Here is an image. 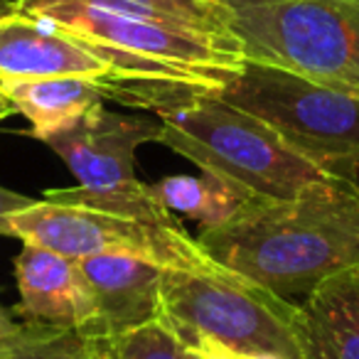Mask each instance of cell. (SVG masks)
<instances>
[{
  "mask_svg": "<svg viewBox=\"0 0 359 359\" xmlns=\"http://www.w3.org/2000/svg\"><path fill=\"white\" fill-rule=\"evenodd\" d=\"M197 244L217 266L280 298L308 295L359 266V185L320 180L293 200H254L224 224L202 229Z\"/></svg>",
  "mask_w": 359,
  "mask_h": 359,
  "instance_id": "obj_1",
  "label": "cell"
},
{
  "mask_svg": "<svg viewBox=\"0 0 359 359\" xmlns=\"http://www.w3.org/2000/svg\"><path fill=\"white\" fill-rule=\"evenodd\" d=\"M18 13L91 42L121 76L222 91L244 67L234 37L175 30L101 0H15Z\"/></svg>",
  "mask_w": 359,
  "mask_h": 359,
  "instance_id": "obj_2",
  "label": "cell"
},
{
  "mask_svg": "<svg viewBox=\"0 0 359 359\" xmlns=\"http://www.w3.org/2000/svg\"><path fill=\"white\" fill-rule=\"evenodd\" d=\"M158 123L155 143L256 200L285 202L310 182L332 180L293 153L264 121L231 106L217 91H200L187 104L160 114Z\"/></svg>",
  "mask_w": 359,
  "mask_h": 359,
  "instance_id": "obj_3",
  "label": "cell"
},
{
  "mask_svg": "<svg viewBox=\"0 0 359 359\" xmlns=\"http://www.w3.org/2000/svg\"><path fill=\"white\" fill-rule=\"evenodd\" d=\"M163 320L190 352H259L303 359L298 305L226 269L163 276Z\"/></svg>",
  "mask_w": 359,
  "mask_h": 359,
  "instance_id": "obj_4",
  "label": "cell"
},
{
  "mask_svg": "<svg viewBox=\"0 0 359 359\" xmlns=\"http://www.w3.org/2000/svg\"><path fill=\"white\" fill-rule=\"evenodd\" d=\"M332 180L359 185V96L264 62L246 60L222 91Z\"/></svg>",
  "mask_w": 359,
  "mask_h": 359,
  "instance_id": "obj_5",
  "label": "cell"
},
{
  "mask_svg": "<svg viewBox=\"0 0 359 359\" xmlns=\"http://www.w3.org/2000/svg\"><path fill=\"white\" fill-rule=\"evenodd\" d=\"M246 60L359 96V0H222Z\"/></svg>",
  "mask_w": 359,
  "mask_h": 359,
  "instance_id": "obj_6",
  "label": "cell"
},
{
  "mask_svg": "<svg viewBox=\"0 0 359 359\" xmlns=\"http://www.w3.org/2000/svg\"><path fill=\"white\" fill-rule=\"evenodd\" d=\"M158 128V121L114 114L101 104L67 128L45 135L42 143L65 160L79 185L47 190L42 200L153 224H177L172 212L153 197L150 185L135 177V150L155 140Z\"/></svg>",
  "mask_w": 359,
  "mask_h": 359,
  "instance_id": "obj_7",
  "label": "cell"
},
{
  "mask_svg": "<svg viewBox=\"0 0 359 359\" xmlns=\"http://www.w3.org/2000/svg\"><path fill=\"white\" fill-rule=\"evenodd\" d=\"M11 236L72 261L99 254H133L165 269H219L200 249L197 239L187 234L185 226L153 224L79 205L37 200L32 207L11 217Z\"/></svg>",
  "mask_w": 359,
  "mask_h": 359,
  "instance_id": "obj_8",
  "label": "cell"
},
{
  "mask_svg": "<svg viewBox=\"0 0 359 359\" xmlns=\"http://www.w3.org/2000/svg\"><path fill=\"white\" fill-rule=\"evenodd\" d=\"M79 269L96 305L89 334L116 339L163 318L165 266L133 254H99L81 259Z\"/></svg>",
  "mask_w": 359,
  "mask_h": 359,
  "instance_id": "obj_9",
  "label": "cell"
},
{
  "mask_svg": "<svg viewBox=\"0 0 359 359\" xmlns=\"http://www.w3.org/2000/svg\"><path fill=\"white\" fill-rule=\"evenodd\" d=\"M15 278L20 290L15 313L22 323L81 334L91 332L96 305L79 261L35 244H22V251L15 256Z\"/></svg>",
  "mask_w": 359,
  "mask_h": 359,
  "instance_id": "obj_10",
  "label": "cell"
},
{
  "mask_svg": "<svg viewBox=\"0 0 359 359\" xmlns=\"http://www.w3.org/2000/svg\"><path fill=\"white\" fill-rule=\"evenodd\" d=\"M295 330L303 359H359V266L315 285Z\"/></svg>",
  "mask_w": 359,
  "mask_h": 359,
  "instance_id": "obj_11",
  "label": "cell"
},
{
  "mask_svg": "<svg viewBox=\"0 0 359 359\" xmlns=\"http://www.w3.org/2000/svg\"><path fill=\"white\" fill-rule=\"evenodd\" d=\"M15 111L30 121V135L42 140L86 116L111 99L114 84L89 76H47V79L0 81Z\"/></svg>",
  "mask_w": 359,
  "mask_h": 359,
  "instance_id": "obj_12",
  "label": "cell"
},
{
  "mask_svg": "<svg viewBox=\"0 0 359 359\" xmlns=\"http://www.w3.org/2000/svg\"><path fill=\"white\" fill-rule=\"evenodd\" d=\"M150 192L168 212L190 217L192 222L202 224V229L224 224L256 200L241 187L210 172L170 175L150 185Z\"/></svg>",
  "mask_w": 359,
  "mask_h": 359,
  "instance_id": "obj_13",
  "label": "cell"
},
{
  "mask_svg": "<svg viewBox=\"0 0 359 359\" xmlns=\"http://www.w3.org/2000/svg\"><path fill=\"white\" fill-rule=\"evenodd\" d=\"M133 3L150 8L180 30L231 37L229 27H226L229 13L222 0H133Z\"/></svg>",
  "mask_w": 359,
  "mask_h": 359,
  "instance_id": "obj_14",
  "label": "cell"
},
{
  "mask_svg": "<svg viewBox=\"0 0 359 359\" xmlns=\"http://www.w3.org/2000/svg\"><path fill=\"white\" fill-rule=\"evenodd\" d=\"M81 332L20 323V330L0 344V359H67Z\"/></svg>",
  "mask_w": 359,
  "mask_h": 359,
  "instance_id": "obj_15",
  "label": "cell"
},
{
  "mask_svg": "<svg viewBox=\"0 0 359 359\" xmlns=\"http://www.w3.org/2000/svg\"><path fill=\"white\" fill-rule=\"evenodd\" d=\"M114 342L118 359H187V349L163 320L130 330Z\"/></svg>",
  "mask_w": 359,
  "mask_h": 359,
  "instance_id": "obj_16",
  "label": "cell"
},
{
  "mask_svg": "<svg viewBox=\"0 0 359 359\" xmlns=\"http://www.w3.org/2000/svg\"><path fill=\"white\" fill-rule=\"evenodd\" d=\"M67 359H118V354H116V342L111 337L81 334Z\"/></svg>",
  "mask_w": 359,
  "mask_h": 359,
  "instance_id": "obj_17",
  "label": "cell"
},
{
  "mask_svg": "<svg viewBox=\"0 0 359 359\" xmlns=\"http://www.w3.org/2000/svg\"><path fill=\"white\" fill-rule=\"evenodd\" d=\"M35 197L20 195L8 187H0V236H11V217L35 205Z\"/></svg>",
  "mask_w": 359,
  "mask_h": 359,
  "instance_id": "obj_18",
  "label": "cell"
},
{
  "mask_svg": "<svg viewBox=\"0 0 359 359\" xmlns=\"http://www.w3.org/2000/svg\"><path fill=\"white\" fill-rule=\"evenodd\" d=\"M200 357H205V359H283V357H276V354H259V352L239 354V352H222V349H210V352H202Z\"/></svg>",
  "mask_w": 359,
  "mask_h": 359,
  "instance_id": "obj_19",
  "label": "cell"
},
{
  "mask_svg": "<svg viewBox=\"0 0 359 359\" xmlns=\"http://www.w3.org/2000/svg\"><path fill=\"white\" fill-rule=\"evenodd\" d=\"M18 330H20V323H18V320L13 318V315L8 313L3 305H0V344L8 342V339H11Z\"/></svg>",
  "mask_w": 359,
  "mask_h": 359,
  "instance_id": "obj_20",
  "label": "cell"
},
{
  "mask_svg": "<svg viewBox=\"0 0 359 359\" xmlns=\"http://www.w3.org/2000/svg\"><path fill=\"white\" fill-rule=\"evenodd\" d=\"M11 114H15V106H13V101L8 99V94L3 91V86H0V121Z\"/></svg>",
  "mask_w": 359,
  "mask_h": 359,
  "instance_id": "obj_21",
  "label": "cell"
},
{
  "mask_svg": "<svg viewBox=\"0 0 359 359\" xmlns=\"http://www.w3.org/2000/svg\"><path fill=\"white\" fill-rule=\"evenodd\" d=\"M18 15V6L15 0H0V22L8 20V18Z\"/></svg>",
  "mask_w": 359,
  "mask_h": 359,
  "instance_id": "obj_22",
  "label": "cell"
},
{
  "mask_svg": "<svg viewBox=\"0 0 359 359\" xmlns=\"http://www.w3.org/2000/svg\"><path fill=\"white\" fill-rule=\"evenodd\" d=\"M187 359H205V357H200V354H195V352H190V349H187Z\"/></svg>",
  "mask_w": 359,
  "mask_h": 359,
  "instance_id": "obj_23",
  "label": "cell"
}]
</instances>
